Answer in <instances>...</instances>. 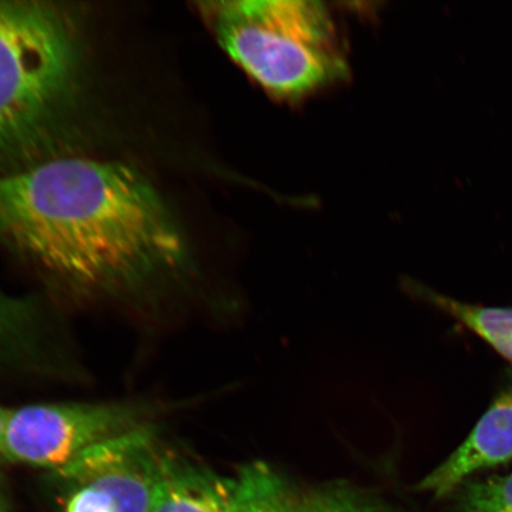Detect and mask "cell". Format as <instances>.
I'll return each instance as SVG.
<instances>
[{
	"label": "cell",
	"instance_id": "8",
	"mask_svg": "<svg viewBox=\"0 0 512 512\" xmlns=\"http://www.w3.org/2000/svg\"><path fill=\"white\" fill-rule=\"evenodd\" d=\"M422 294L512 362V309L470 305L426 290Z\"/></svg>",
	"mask_w": 512,
	"mask_h": 512
},
{
	"label": "cell",
	"instance_id": "9",
	"mask_svg": "<svg viewBox=\"0 0 512 512\" xmlns=\"http://www.w3.org/2000/svg\"><path fill=\"white\" fill-rule=\"evenodd\" d=\"M454 494L458 512H512V473L466 480Z\"/></svg>",
	"mask_w": 512,
	"mask_h": 512
},
{
	"label": "cell",
	"instance_id": "13",
	"mask_svg": "<svg viewBox=\"0 0 512 512\" xmlns=\"http://www.w3.org/2000/svg\"><path fill=\"white\" fill-rule=\"evenodd\" d=\"M0 512H4L2 502H0Z\"/></svg>",
	"mask_w": 512,
	"mask_h": 512
},
{
	"label": "cell",
	"instance_id": "2",
	"mask_svg": "<svg viewBox=\"0 0 512 512\" xmlns=\"http://www.w3.org/2000/svg\"><path fill=\"white\" fill-rule=\"evenodd\" d=\"M80 74L79 32L66 10L0 2V159L34 149L57 130Z\"/></svg>",
	"mask_w": 512,
	"mask_h": 512
},
{
	"label": "cell",
	"instance_id": "5",
	"mask_svg": "<svg viewBox=\"0 0 512 512\" xmlns=\"http://www.w3.org/2000/svg\"><path fill=\"white\" fill-rule=\"evenodd\" d=\"M236 512H398L377 494L345 483L302 485L265 463L236 473Z\"/></svg>",
	"mask_w": 512,
	"mask_h": 512
},
{
	"label": "cell",
	"instance_id": "10",
	"mask_svg": "<svg viewBox=\"0 0 512 512\" xmlns=\"http://www.w3.org/2000/svg\"><path fill=\"white\" fill-rule=\"evenodd\" d=\"M35 324L36 311L31 303L0 292V348L29 342Z\"/></svg>",
	"mask_w": 512,
	"mask_h": 512
},
{
	"label": "cell",
	"instance_id": "12",
	"mask_svg": "<svg viewBox=\"0 0 512 512\" xmlns=\"http://www.w3.org/2000/svg\"><path fill=\"white\" fill-rule=\"evenodd\" d=\"M11 409L0 406V454H2L6 427H8V421Z\"/></svg>",
	"mask_w": 512,
	"mask_h": 512
},
{
	"label": "cell",
	"instance_id": "7",
	"mask_svg": "<svg viewBox=\"0 0 512 512\" xmlns=\"http://www.w3.org/2000/svg\"><path fill=\"white\" fill-rule=\"evenodd\" d=\"M238 498L236 476L217 475L168 451L150 512H236Z\"/></svg>",
	"mask_w": 512,
	"mask_h": 512
},
{
	"label": "cell",
	"instance_id": "3",
	"mask_svg": "<svg viewBox=\"0 0 512 512\" xmlns=\"http://www.w3.org/2000/svg\"><path fill=\"white\" fill-rule=\"evenodd\" d=\"M220 46L259 86L298 99L342 80L347 62L328 9L312 0L201 4Z\"/></svg>",
	"mask_w": 512,
	"mask_h": 512
},
{
	"label": "cell",
	"instance_id": "11",
	"mask_svg": "<svg viewBox=\"0 0 512 512\" xmlns=\"http://www.w3.org/2000/svg\"><path fill=\"white\" fill-rule=\"evenodd\" d=\"M72 485L66 512H119L117 503L106 490L83 480H64Z\"/></svg>",
	"mask_w": 512,
	"mask_h": 512
},
{
	"label": "cell",
	"instance_id": "4",
	"mask_svg": "<svg viewBox=\"0 0 512 512\" xmlns=\"http://www.w3.org/2000/svg\"><path fill=\"white\" fill-rule=\"evenodd\" d=\"M145 409L117 402L37 403L11 409L0 456L59 471L95 446L145 426Z\"/></svg>",
	"mask_w": 512,
	"mask_h": 512
},
{
	"label": "cell",
	"instance_id": "6",
	"mask_svg": "<svg viewBox=\"0 0 512 512\" xmlns=\"http://www.w3.org/2000/svg\"><path fill=\"white\" fill-rule=\"evenodd\" d=\"M512 462V388L505 390L469 437L418 485L435 498L453 494L473 473Z\"/></svg>",
	"mask_w": 512,
	"mask_h": 512
},
{
	"label": "cell",
	"instance_id": "1",
	"mask_svg": "<svg viewBox=\"0 0 512 512\" xmlns=\"http://www.w3.org/2000/svg\"><path fill=\"white\" fill-rule=\"evenodd\" d=\"M0 238L85 292L136 291L184 260L181 235L151 183L131 166L87 158L0 171Z\"/></svg>",
	"mask_w": 512,
	"mask_h": 512
}]
</instances>
